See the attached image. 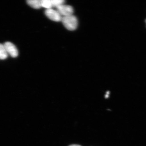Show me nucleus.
Listing matches in <instances>:
<instances>
[{
  "label": "nucleus",
  "mask_w": 146,
  "mask_h": 146,
  "mask_svg": "<svg viewBox=\"0 0 146 146\" xmlns=\"http://www.w3.org/2000/svg\"><path fill=\"white\" fill-rule=\"evenodd\" d=\"M61 21L64 26L69 31L75 30L78 25L77 18L75 16L72 15L64 16L62 17Z\"/></svg>",
  "instance_id": "obj_1"
},
{
  "label": "nucleus",
  "mask_w": 146,
  "mask_h": 146,
  "mask_svg": "<svg viewBox=\"0 0 146 146\" xmlns=\"http://www.w3.org/2000/svg\"><path fill=\"white\" fill-rule=\"evenodd\" d=\"M45 14L49 19L56 22L61 21L62 16L56 10L52 9H47L45 10Z\"/></svg>",
  "instance_id": "obj_2"
},
{
  "label": "nucleus",
  "mask_w": 146,
  "mask_h": 146,
  "mask_svg": "<svg viewBox=\"0 0 146 146\" xmlns=\"http://www.w3.org/2000/svg\"><path fill=\"white\" fill-rule=\"evenodd\" d=\"M56 8L62 17L72 15L74 13V9L70 5L63 4Z\"/></svg>",
  "instance_id": "obj_3"
},
{
  "label": "nucleus",
  "mask_w": 146,
  "mask_h": 146,
  "mask_svg": "<svg viewBox=\"0 0 146 146\" xmlns=\"http://www.w3.org/2000/svg\"><path fill=\"white\" fill-rule=\"evenodd\" d=\"M3 45L8 55L13 58L17 57L18 55V50L13 43L10 42H7Z\"/></svg>",
  "instance_id": "obj_4"
},
{
  "label": "nucleus",
  "mask_w": 146,
  "mask_h": 146,
  "mask_svg": "<svg viewBox=\"0 0 146 146\" xmlns=\"http://www.w3.org/2000/svg\"><path fill=\"white\" fill-rule=\"evenodd\" d=\"M27 3L32 8L39 9L41 8V0H28Z\"/></svg>",
  "instance_id": "obj_5"
},
{
  "label": "nucleus",
  "mask_w": 146,
  "mask_h": 146,
  "mask_svg": "<svg viewBox=\"0 0 146 146\" xmlns=\"http://www.w3.org/2000/svg\"><path fill=\"white\" fill-rule=\"evenodd\" d=\"M8 56V54L5 50L4 45L0 43V60L6 59Z\"/></svg>",
  "instance_id": "obj_6"
},
{
  "label": "nucleus",
  "mask_w": 146,
  "mask_h": 146,
  "mask_svg": "<svg viewBox=\"0 0 146 146\" xmlns=\"http://www.w3.org/2000/svg\"><path fill=\"white\" fill-rule=\"evenodd\" d=\"M42 7L47 9H52L53 8L51 0H41Z\"/></svg>",
  "instance_id": "obj_7"
},
{
  "label": "nucleus",
  "mask_w": 146,
  "mask_h": 146,
  "mask_svg": "<svg viewBox=\"0 0 146 146\" xmlns=\"http://www.w3.org/2000/svg\"><path fill=\"white\" fill-rule=\"evenodd\" d=\"M53 7L56 8L60 5L64 4L65 1L64 0H51Z\"/></svg>",
  "instance_id": "obj_8"
},
{
  "label": "nucleus",
  "mask_w": 146,
  "mask_h": 146,
  "mask_svg": "<svg viewBox=\"0 0 146 146\" xmlns=\"http://www.w3.org/2000/svg\"><path fill=\"white\" fill-rule=\"evenodd\" d=\"M109 92H107L106 94L105 95V98H107L109 97Z\"/></svg>",
  "instance_id": "obj_9"
},
{
  "label": "nucleus",
  "mask_w": 146,
  "mask_h": 146,
  "mask_svg": "<svg viewBox=\"0 0 146 146\" xmlns=\"http://www.w3.org/2000/svg\"><path fill=\"white\" fill-rule=\"evenodd\" d=\"M69 146H81V145H70Z\"/></svg>",
  "instance_id": "obj_10"
},
{
  "label": "nucleus",
  "mask_w": 146,
  "mask_h": 146,
  "mask_svg": "<svg viewBox=\"0 0 146 146\" xmlns=\"http://www.w3.org/2000/svg\"></svg>",
  "instance_id": "obj_11"
}]
</instances>
